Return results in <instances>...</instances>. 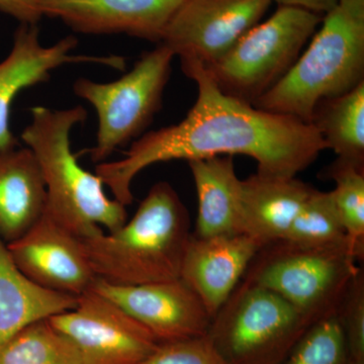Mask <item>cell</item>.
I'll use <instances>...</instances> for the list:
<instances>
[{
	"label": "cell",
	"mask_w": 364,
	"mask_h": 364,
	"mask_svg": "<svg viewBox=\"0 0 364 364\" xmlns=\"http://www.w3.org/2000/svg\"><path fill=\"white\" fill-rule=\"evenodd\" d=\"M311 123L337 158L364 167V81L344 95L321 102Z\"/></svg>",
	"instance_id": "20"
},
{
	"label": "cell",
	"mask_w": 364,
	"mask_h": 364,
	"mask_svg": "<svg viewBox=\"0 0 364 364\" xmlns=\"http://www.w3.org/2000/svg\"><path fill=\"white\" fill-rule=\"evenodd\" d=\"M191 237L186 205L162 181L151 188L123 226L81 240L97 279L138 286L179 279Z\"/></svg>",
	"instance_id": "2"
},
{
	"label": "cell",
	"mask_w": 364,
	"mask_h": 364,
	"mask_svg": "<svg viewBox=\"0 0 364 364\" xmlns=\"http://www.w3.org/2000/svg\"><path fill=\"white\" fill-rule=\"evenodd\" d=\"M188 162L198 195L196 233L200 238L244 234L240 186L233 156H215Z\"/></svg>",
	"instance_id": "18"
},
{
	"label": "cell",
	"mask_w": 364,
	"mask_h": 364,
	"mask_svg": "<svg viewBox=\"0 0 364 364\" xmlns=\"http://www.w3.org/2000/svg\"><path fill=\"white\" fill-rule=\"evenodd\" d=\"M363 81L364 0H337L291 71L252 105L311 123L321 102Z\"/></svg>",
	"instance_id": "4"
},
{
	"label": "cell",
	"mask_w": 364,
	"mask_h": 364,
	"mask_svg": "<svg viewBox=\"0 0 364 364\" xmlns=\"http://www.w3.org/2000/svg\"><path fill=\"white\" fill-rule=\"evenodd\" d=\"M183 0H32L36 13L58 18L77 33H127L161 42Z\"/></svg>",
	"instance_id": "14"
},
{
	"label": "cell",
	"mask_w": 364,
	"mask_h": 364,
	"mask_svg": "<svg viewBox=\"0 0 364 364\" xmlns=\"http://www.w3.org/2000/svg\"><path fill=\"white\" fill-rule=\"evenodd\" d=\"M322 18L306 9L279 6L221 59L203 66L223 92L253 105L291 71Z\"/></svg>",
	"instance_id": "6"
},
{
	"label": "cell",
	"mask_w": 364,
	"mask_h": 364,
	"mask_svg": "<svg viewBox=\"0 0 364 364\" xmlns=\"http://www.w3.org/2000/svg\"><path fill=\"white\" fill-rule=\"evenodd\" d=\"M279 6L298 7L324 16L336 6L337 0H272Z\"/></svg>",
	"instance_id": "28"
},
{
	"label": "cell",
	"mask_w": 364,
	"mask_h": 364,
	"mask_svg": "<svg viewBox=\"0 0 364 364\" xmlns=\"http://www.w3.org/2000/svg\"><path fill=\"white\" fill-rule=\"evenodd\" d=\"M313 189L296 176H272L256 172L241 179L243 233L263 246L284 240Z\"/></svg>",
	"instance_id": "16"
},
{
	"label": "cell",
	"mask_w": 364,
	"mask_h": 364,
	"mask_svg": "<svg viewBox=\"0 0 364 364\" xmlns=\"http://www.w3.org/2000/svg\"><path fill=\"white\" fill-rule=\"evenodd\" d=\"M7 247L21 272L43 289L79 296L97 279L81 238L46 212Z\"/></svg>",
	"instance_id": "12"
},
{
	"label": "cell",
	"mask_w": 364,
	"mask_h": 364,
	"mask_svg": "<svg viewBox=\"0 0 364 364\" xmlns=\"http://www.w3.org/2000/svg\"><path fill=\"white\" fill-rule=\"evenodd\" d=\"M0 11L21 23H37L41 18L31 6V0H0Z\"/></svg>",
	"instance_id": "27"
},
{
	"label": "cell",
	"mask_w": 364,
	"mask_h": 364,
	"mask_svg": "<svg viewBox=\"0 0 364 364\" xmlns=\"http://www.w3.org/2000/svg\"><path fill=\"white\" fill-rule=\"evenodd\" d=\"M354 364H364V272L354 275L336 311Z\"/></svg>",
	"instance_id": "25"
},
{
	"label": "cell",
	"mask_w": 364,
	"mask_h": 364,
	"mask_svg": "<svg viewBox=\"0 0 364 364\" xmlns=\"http://www.w3.org/2000/svg\"><path fill=\"white\" fill-rule=\"evenodd\" d=\"M49 321L75 344L82 364H140L159 345L135 318L92 289L78 296L75 308Z\"/></svg>",
	"instance_id": "9"
},
{
	"label": "cell",
	"mask_w": 364,
	"mask_h": 364,
	"mask_svg": "<svg viewBox=\"0 0 364 364\" xmlns=\"http://www.w3.org/2000/svg\"><path fill=\"white\" fill-rule=\"evenodd\" d=\"M284 364H354L336 314L314 323Z\"/></svg>",
	"instance_id": "24"
},
{
	"label": "cell",
	"mask_w": 364,
	"mask_h": 364,
	"mask_svg": "<svg viewBox=\"0 0 364 364\" xmlns=\"http://www.w3.org/2000/svg\"><path fill=\"white\" fill-rule=\"evenodd\" d=\"M262 247L247 234L208 238L191 234L182 259L181 279L195 291L213 318L233 294Z\"/></svg>",
	"instance_id": "15"
},
{
	"label": "cell",
	"mask_w": 364,
	"mask_h": 364,
	"mask_svg": "<svg viewBox=\"0 0 364 364\" xmlns=\"http://www.w3.org/2000/svg\"><path fill=\"white\" fill-rule=\"evenodd\" d=\"M47 191L32 150L16 147L0 151V238L11 243L42 217Z\"/></svg>",
	"instance_id": "17"
},
{
	"label": "cell",
	"mask_w": 364,
	"mask_h": 364,
	"mask_svg": "<svg viewBox=\"0 0 364 364\" xmlns=\"http://www.w3.org/2000/svg\"><path fill=\"white\" fill-rule=\"evenodd\" d=\"M91 289L123 309L159 344L203 336L212 321L203 301L181 277L138 286L97 279Z\"/></svg>",
	"instance_id": "11"
},
{
	"label": "cell",
	"mask_w": 364,
	"mask_h": 364,
	"mask_svg": "<svg viewBox=\"0 0 364 364\" xmlns=\"http://www.w3.org/2000/svg\"><path fill=\"white\" fill-rule=\"evenodd\" d=\"M77 298L33 284L0 238V345L33 322L75 308Z\"/></svg>",
	"instance_id": "19"
},
{
	"label": "cell",
	"mask_w": 364,
	"mask_h": 364,
	"mask_svg": "<svg viewBox=\"0 0 364 364\" xmlns=\"http://www.w3.org/2000/svg\"><path fill=\"white\" fill-rule=\"evenodd\" d=\"M181 61L182 71L198 87L186 117L181 123L144 134L123 159L95 167V174L122 205L133 202L135 177L156 163L244 155L257 162L258 173L296 177L327 149L313 124L229 97L202 63Z\"/></svg>",
	"instance_id": "1"
},
{
	"label": "cell",
	"mask_w": 364,
	"mask_h": 364,
	"mask_svg": "<svg viewBox=\"0 0 364 364\" xmlns=\"http://www.w3.org/2000/svg\"><path fill=\"white\" fill-rule=\"evenodd\" d=\"M140 364H227L208 334L166 342Z\"/></svg>",
	"instance_id": "26"
},
{
	"label": "cell",
	"mask_w": 364,
	"mask_h": 364,
	"mask_svg": "<svg viewBox=\"0 0 364 364\" xmlns=\"http://www.w3.org/2000/svg\"><path fill=\"white\" fill-rule=\"evenodd\" d=\"M311 326L277 294L242 279L207 334L227 364H284Z\"/></svg>",
	"instance_id": "7"
},
{
	"label": "cell",
	"mask_w": 364,
	"mask_h": 364,
	"mask_svg": "<svg viewBox=\"0 0 364 364\" xmlns=\"http://www.w3.org/2000/svg\"><path fill=\"white\" fill-rule=\"evenodd\" d=\"M174 57L169 48L159 43L152 51L144 53L133 69L117 80L100 83L78 78L74 81V93L97 112V141L88 150L93 162L107 161L117 148L142 136L161 109Z\"/></svg>",
	"instance_id": "8"
},
{
	"label": "cell",
	"mask_w": 364,
	"mask_h": 364,
	"mask_svg": "<svg viewBox=\"0 0 364 364\" xmlns=\"http://www.w3.org/2000/svg\"><path fill=\"white\" fill-rule=\"evenodd\" d=\"M0 364H82V360L72 340L45 318L0 345Z\"/></svg>",
	"instance_id": "21"
},
{
	"label": "cell",
	"mask_w": 364,
	"mask_h": 364,
	"mask_svg": "<svg viewBox=\"0 0 364 364\" xmlns=\"http://www.w3.org/2000/svg\"><path fill=\"white\" fill-rule=\"evenodd\" d=\"M77 39L63 38L56 44L43 46L37 23H21L14 36L11 52L0 62V151L13 149L18 139L11 129V107L21 91L46 82L53 71L70 63H93L123 70L119 56L73 55Z\"/></svg>",
	"instance_id": "13"
},
{
	"label": "cell",
	"mask_w": 364,
	"mask_h": 364,
	"mask_svg": "<svg viewBox=\"0 0 364 364\" xmlns=\"http://www.w3.org/2000/svg\"><path fill=\"white\" fill-rule=\"evenodd\" d=\"M21 139L39 163L46 191L45 212L79 238L116 231L128 220L126 205L107 198L104 182L79 165L71 150L74 127L87 119L85 107H35Z\"/></svg>",
	"instance_id": "3"
},
{
	"label": "cell",
	"mask_w": 364,
	"mask_h": 364,
	"mask_svg": "<svg viewBox=\"0 0 364 364\" xmlns=\"http://www.w3.org/2000/svg\"><path fill=\"white\" fill-rule=\"evenodd\" d=\"M284 240L303 247H349L353 252L332 191L313 189Z\"/></svg>",
	"instance_id": "22"
},
{
	"label": "cell",
	"mask_w": 364,
	"mask_h": 364,
	"mask_svg": "<svg viewBox=\"0 0 364 364\" xmlns=\"http://www.w3.org/2000/svg\"><path fill=\"white\" fill-rule=\"evenodd\" d=\"M272 0H183L161 44L181 60L212 65L259 23Z\"/></svg>",
	"instance_id": "10"
},
{
	"label": "cell",
	"mask_w": 364,
	"mask_h": 364,
	"mask_svg": "<svg viewBox=\"0 0 364 364\" xmlns=\"http://www.w3.org/2000/svg\"><path fill=\"white\" fill-rule=\"evenodd\" d=\"M326 176L335 182L332 191L352 250L358 261L364 258V167L337 158Z\"/></svg>",
	"instance_id": "23"
},
{
	"label": "cell",
	"mask_w": 364,
	"mask_h": 364,
	"mask_svg": "<svg viewBox=\"0 0 364 364\" xmlns=\"http://www.w3.org/2000/svg\"><path fill=\"white\" fill-rule=\"evenodd\" d=\"M349 247L311 248L282 240L258 251L243 279L269 289L310 325L334 315L360 267Z\"/></svg>",
	"instance_id": "5"
}]
</instances>
